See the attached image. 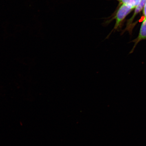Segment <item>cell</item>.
<instances>
[{
	"label": "cell",
	"mask_w": 146,
	"mask_h": 146,
	"mask_svg": "<svg viewBox=\"0 0 146 146\" xmlns=\"http://www.w3.org/2000/svg\"><path fill=\"white\" fill-rule=\"evenodd\" d=\"M133 9L132 7L129 5L122 4L117 11L114 17L112 18L105 22V25H106L109 24L113 19H115L116 21L115 24L113 29L111 31L110 33L108 35L106 39L109 38V36L113 32L119 30L121 27L122 23L123 22L124 20Z\"/></svg>",
	"instance_id": "1"
},
{
	"label": "cell",
	"mask_w": 146,
	"mask_h": 146,
	"mask_svg": "<svg viewBox=\"0 0 146 146\" xmlns=\"http://www.w3.org/2000/svg\"><path fill=\"white\" fill-rule=\"evenodd\" d=\"M143 13L145 18H146V3L143 8Z\"/></svg>",
	"instance_id": "5"
},
{
	"label": "cell",
	"mask_w": 146,
	"mask_h": 146,
	"mask_svg": "<svg viewBox=\"0 0 146 146\" xmlns=\"http://www.w3.org/2000/svg\"><path fill=\"white\" fill-rule=\"evenodd\" d=\"M122 4H124L132 7L133 9L140 4L141 0H117Z\"/></svg>",
	"instance_id": "4"
},
{
	"label": "cell",
	"mask_w": 146,
	"mask_h": 146,
	"mask_svg": "<svg viewBox=\"0 0 146 146\" xmlns=\"http://www.w3.org/2000/svg\"><path fill=\"white\" fill-rule=\"evenodd\" d=\"M143 40H146V18H145L143 20L142 23L139 33L137 37L131 42L134 43V45L132 50L129 52V54H132L134 52L137 45L140 42Z\"/></svg>",
	"instance_id": "2"
},
{
	"label": "cell",
	"mask_w": 146,
	"mask_h": 146,
	"mask_svg": "<svg viewBox=\"0 0 146 146\" xmlns=\"http://www.w3.org/2000/svg\"><path fill=\"white\" fill-rule=\"evenodd\" d=\"M146 3V0H141V2H140V4L136 7L135 10L134 14H133L132 17L128 21L125 30L123 31V32H122V33H123L125 32V31H129H129H130L131 23H132L135 16L137 15L141 11L142 9H143L144 6H145Z\"/></svg>",
	"instance_id": "3"
}]
</instances>
